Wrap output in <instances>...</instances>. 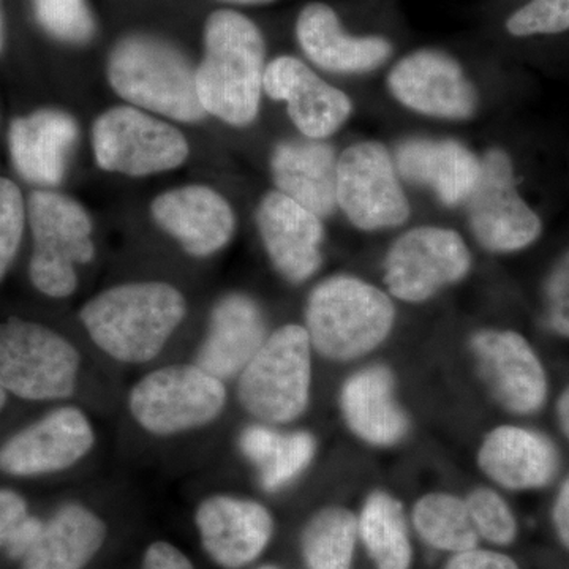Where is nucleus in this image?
Wrapping results in <instances>:
<instances>
[{"mask_svg":"<svg viewBox=\"0 0 569 569\" xmlns=\"http://www.w3.org/2000/svg\"><path fill=\"white\" fill-rule=\"evenodd\" d=\"M553 526L561 542L569 549V478L561 486L559 497L553 505Z\"/></svg>","mask_w":569,"mask_h":569,"instance_id":"a19ab883","label":"nucleus"},{"mask_svg":"<svg viewBox=\"0 0 569 569\" xmlns=\"http://www.w3.org/2000/svg\"><path fill=\"white\" fill-rule=\"evenodd\" d=\"M44 520L36 518V516H26L18 523L17 529L11 531L9 539L3 545L7 556L13 560H24V557L33 549L39 541L41 531H43Z\"/></svg>","mask_w":569,"mask_h":569,"instance_id":"4c0bfd02","label":"nucleus"},{"mask_svg":"<svg viewBox=\"0 0 569 569\" xmlns=\"http://www.w3.org/2000/svg\"><path fill=\"white\" fill-rule=\"evenodd\" d=\"M242 458L257 468L260 486L269 493L293 485L317 455V438L306 430L279 432L274 426L253 422L238 437Z\"/></svg>","mask_w":569,"mask_h":569,"instance_id":"cd10ccee","label":"nucleus"},{"mask_svg":"<svg viewBox=\"0 0 569 569\" xmlns=\"http://www.w3.org/2000/svg\"><path fill=\"white\" fill-rule=\"evenodd\" d=\"M92 149L102 170L130 178L176 170L190 156L181 130L132 104L110 108L96 119Z\"/></svg>","mask_w":569,"mask_h":569,"instance_id":"1a4fd4ad","label":"nucleus"},{"mask_svg":"<svg viewBox=\"0 0 569 569\" xmlns=\"http://www.w3.org/2000/svg\"><path fill=\"white\" fill-rule=\"evenodd\" d=\"M392 156L403 181L426 187L447 208L467 204L481 176V159L452 138H407Z\"/></svg>","mask_w":569,"mask_h":569,"instance_id":"aec40b11","label":"nucleus"},{"mask_svg":"<svg viewBox=\"0 0 569 569\" xmlns=\"http://www.w3.org/2000/svg\"><path fill=\"white\" fill-rule=\"evenodd\" d=\"M419 538L432 549L459 553L478 548L479 537L466 500L451 493H429L419 498L411 512Z\"/></svg>","mask_w":569,"mask_h":569,"instance_id":"7c9ffc66","label":"nucleus"},{"mask_svg":"<svg viewBox=\"0 0 569 569\" xmlns=\"http://www.w3.org/2000/svg\"><path fill=\"white\" fill-rule=\"evenodd\" d=\"M194 527L201 548L217 567L242 569L263 556L276 522L260 501L213 493L198 505Z\"/></svg>","mask_w":569,"mask_h":569,"instance_id":"dca6fc26","label":"nucleus"},{"mask_svg":"<svg viewBox=\"0 0 569 569\" xmlns=\"http://www.w3.org/2000/svg\"><path fill=\"white\" fill-rule=\"evenodd\" d=\"M337 208L358 230L402 227L411 206L397 171L395 156L380 141H358L337 160Z\"/></svg>","mask_w":569,"mask_h":569,"instance_id":"9d476101","label":"nucleus"},{"mask_svg":"<svg viewBox=\"0 0 569 569\" xmlns=\"http://www.w3.org/2000/svg\"><path fill=\"white\" fill-rule=\"evenodd\" d=\"M7 402V392L3 391L2 387H0V410H2L3 407H6Z\"/></svg>","mask_w":569,"mask_h":569,"instance_id":"a18cd8bd","label":"nucleus"},{"mask_svg":"<svg viewBox=\"0 0 569 569\" xmlns=\"http://www.w3.org/2000/svg\"><path fill=\"white\" fill-rule=\"evenodd\" d=\"M445 569H519L516 561L500 552L486 549H470L452 553Z\"/></svg>","mask_w":569,"mask_h":569,"instance_id":"58836bf2","label":"nucleus"},{"mask_svg":"<svg viewBox=\"0 0 569 569\" xmlns=\"http://www.w3.org/2000/svg\"><path fill=\"white\" fill-rule=\"evenodd\" d=\"M257 569H282L280 567H277V565H261L260 568Z\"/></svg>","mask_w":569,"mask_h":569,"instance_id":"49530a36","label":"nucleus"},{"mask_svg":"<svg viewBox=\"0 0 569 569\" xmlns=\"http://www.w3.org/2000/svg\"><path fill=\"white\" fill-rule=\"evenodd\" d=\"M358 537L376 569H410V531L402 505L383 490L370 493L358 516Z\"/></svg>","mask_w":569,"mask_h":569,"instance_id":"c85d7f7f","label":"nucleus"},{"mask_svg":"<svg viewBox=\"0 0 569 569\" xmlns=\"http://www.w3.org/2000/svg\"><path fill=\"white\" fill-rule=\"evenodd\" d=\"M545 307L549 328L569 339V250L561 254L546 279Z\"/></svg>","mask_w":569,"mask_h":569,"instance_id":"c9c22d12","label":"nucleus"},{"mask_svg":"<svg viewBox=\"0 0 569 569\" xmlns=\"http://www.w3.org/2000/svg\"><path fill=\"white\" fill-rule=\"evenodd\" d=\"M340 411L348 429L372 447H395L408 432V417L396 399L395 376L370 366L347 378L340 389Z\"/></svg>","mask_w":569,"mask_h":569,"instance_id":"393cba45","label":"nucleus"},{"mask_svg":"<svg viewBox=\"0 0 569 569\" xmlns=\"http://www.w3.org/2000/svg\"><path fill=\"white\" fill-rule=\"evenodd\" d=\"M387 86L397 103L426 118L463 122L478 112L477 86L458 59L443 51L410 52L389 71Z\"/></svg>","mask_w":569,"mask_h":569,"instance_id":"ddd939ff","label":"nucleus"},{"mask_svg":"<svg viewBox=\"0 0 569 569\" xmlns=\"http://www.w3.org/2000/svg\"><path fill=\"white\" fill-rule=\"evenodd\" d=\"M112 91L132 107L178 122L206 118L197 91V69L170 41L149 33L123 37L107 63Z\"/></svg>","mask_w":569,"mask_h":569,"instance_id":"7ed1b4c3","label":"nucleus"},{"mask_svg":"<svg viewBox=\"0 0 569 569\" xmlns=\"http://www.w3.org/2000/svg\"><path fill=\"white\" fill-rule=\"evenodd\" d=\"M559 462L548 437L516 426L493 429L478 452L482 473L511 490L545 488L556 477Z\"/></svg>","mask_w":569,"mask_h":569,"instance_id":"a878e982","label":"nucleus"},{"mask_svg":"<svg viewBox=\"0 0 569 569\" xmlns=\"http://www.w3.org/2000/svg\"><path fill=\"white\" fill-rule=\"evenodd\" d=\"M258 233L276 271L287 282L305 283L323 264V219L272 190L257 206Z\"/></svg>","mask_w":569,"mask_h":569,"instance_id":"a211bd4d","label":"nucleus"},{"mask_svg":"<svg viewBox=\"0 0 569 569\" xmlns=\"http://www.w3.org/2000/svg\"><path fill=\"white\" fill-rule=\"evenodd\" d=\"M153 222L194 258L212 257L230 244L236 216L230 201L208 186H183L153 198Z\"/></svg>","mask_w":569,"mask_h":569,"instance_id":"6ab92c4d","label":"nucleus"},{"mask_svg":"<svg viewBox=\"0 0 569 569\" xmlns=\"http://www.w3.org/2000/svg\"><path fill=\"white\" fill-rule=\"evenodd\" d=\"M557 415H559V422L565 436L569 438V387L565 389L563 395L560 397Z\"/></svg>","mask_w":569,"mask_h":569,"instance_id":"79ce46f5","label":"nucleus"},{"mask_svg":"<svg viewBox=\"0 0 569 569\" xmlns=\"http://www.w3.org/2000/svg\"><path fill=\"white\" fill-rule=\"evenodd\" d=\"M33 11L41 28L63 43L86 44L96 36L88 0H33Z\"/></svg>","mask_w":569,"mask_h":569,"instance_id":"2f4dec72","label":"nucleus"},{"mask_svg":"<svg viewBox=\"0 0 569 569\" xmlns=\"http://www.w3.org/2000/svg\"><path fill=\"white\" fill-rule=\"evenodd\" d=\"M107 537V523L93 509L70 501L44 520L39 541L21 561V569H84Z\"/></svg>","mask_w":569,"mask_h":569,"instance_id":"bb28decb","label":"nucleus"},{"mask_svg":"<svg viewBox=\"0 0 569 569\" xmlns=\"http://www.w3.org/2000/svg\"><path fill=\"white\" fill-rule=\"evenodd\" d=\"M471 271V253L451 228H411L392 242L383 261V282L389 295L410 305L429 301Z\"/></svg>","mask_w":569,"mask_h":569,"instance_id":"9b49d317","label":"nucleus"},{"mask_svg":"<svg viewBox=\"0 0 569 569\" xmlns=\"http://www.w3.org/2000/svg\"><path fill=\"white\" fill-rule=\"evenodd\" d=\"M186 296L159 280L116 284L89 299L80 320L93 346L122 365H148L186 320Z\"/></svg>","mask_w":569,"mask_h":569,"instance_id":"f257e3e1","label":"nucleus"},{"mask_svg":"<svg viewBox=\"0 0 569 569\" xmlns=\"http://www.w3.org/2000/svg\"><path fill=\"white\" fill-rule=\"evenodd\" d=\"M96 441L91 418L81 408L59 407L0 447V471L20 478L59 473L88 458Z\"/></svg>","mask_w":569,"mask_h":569,"instance_id":"4468645a","label":"nucleus"},{"mask_svg":"<svg viewBox=\"0 0 569 569\" xmlns=\"http://www.w3.org/2000/svg\"><path fill=\"white\" fill-rule=\"evenodd\" d=\"M296 40L313 66L337 74L380 69L392 54L391 41L380 36H351L331 6L310 2L296 18Z\"/></svg>","mask_w":569,"mask_h":569,"instance_id":"412c9836","label":"nucleus"},{"mask_svg":"<svg viewBox=\"0 0 569 569\" xmlns=\"http://www.w3.org/2000/svg\"><path fill=\"white\" fill-rule=\"evenodd\" d=\"M3 43H6V29H3V14L0 9V51L3 50Z\"/></svg>","mask_w":569,"mask_h":569,"instance_id":"c03bdc74","label":"nucleus"},{"mask_svg":"<svg viewBox=\"0 0 569 569\" xmlns=\"http://www.w3.org/2000/svg\"><path fill=\"white\" fill-rule=\"evenodd\" d=\"M80 372V351L59 332L18 318L0 323V387L7 395L37 402L69 399Z\"/></svg>","mask_w":569,"mask_h":569,"instance_id":"6e6552de","label":"nucleus"},{"mask_svg":"<svg viewBox=\"0 0 569 569\" xmlns=\"http://www.w3.org/2000/svg\"><path fill=\"white\" fill-rule=\"evenodd\" d=\"M312 350L301 325H283L268 336L238 377V399L250 417L280 426L306 413L312 389Z\"/></svg>","mask_w":569,"mask_h":569,"instance_id":"39448f33","label":"nucleus"},{"mask_svg":"<svg viewBox=\"0 0 569 569\" xmlns=\"http://www.w3.org/2000/svg\"><path fill=\"white\" fill-rule=\"evenodd\" d=\"M227 402L224 381L193 362L146 373L130 389L127 407L146 433L168 438L211 426Z\"/></svg>","mask_w":569,"mask_h":569,"instance_id":"0eeeda50","label":"nucleus"},{"mask_svg":"<svg viewBox=\"0 0 569 569\" xmlns=\"http://www.w3.org/2000/svg\"><path fill=\"white\" fill-rule=\"evenodd\" d=\"M203 43L197 91L206 114L228 126H250L263 97V32L241 11L217 10L206 20Z\"/></svg>","mask_w":569,"mask_h":569,"instance_id":"f03ea898","label":"nucleus"},{"mask_svg":"<svg viewBox=\"0 0 569 569\" xmlns=\"http://www.w3.org/2000/svg\"><path fill=\"white\" fill-rule=\"evenodd\" d=\"M358 538V518L350 509H320L301 533L306 569H353Z\"/></svg>","mask_w":569,"mask_h":569,"instance_id":"c756f323","label":"nucleus"},{"mask_svg":"<svg viewBox=\"0 0 569 569\" xmlns=\"http://www.w3.org/2000/svg\"><path fill=\"white\" fill-rule=\"evenodd\" d=\"M466 206L471 233L488 252H519L542 233L541 219L519 193L515 163L505 149L490 148L481 157V176Z\"/></svg>","mask_w":569,"mask_h":569,"instance_id":"f8f14e48","label":"nucleus"},{"mask_svg":"<svg viewBox=\"0 0 569 569\" xmlns=\"http://www.w3.org/2000/svg\"><path fill=\"white\" fill-rule=\"evenodd\" d=\"M306 331L318 355L347 362L380 347L396 323L391 298L359 277L337 274L310 291Z\"/></svg>","mask_w":569,"mask_h":569,"instance_id":"20e7f679","label":"nucleus"},{"mask_svg":"<svg viewBox=\"0 0 569 569\" xmlns=\"http://www.w3.org/2000/svg\"><path fill=\"white\" fill-rule=\"evenodd\" d=\"M263 92L269 99L287 104L291 122L310 140L332 137L353 114L350 97L295 56H279L268 62Z\"/></svg>","mask_w":569,"mask_h":569,"instance_id":"f3484780","label":"nucleus"},{"mask_svg":"<svg viewBox=\"0 0 569 569\" xmlns=\"http://www.w3.org/2000/svg\"><path fill=\"white\" fill-rule=\"evenodd\" d=\"M268 336L263 309L252 296L224 295L212 306L194 365L222 381L231 380L244 370Z\"/></svg>","mask_w":569,"mask_h":569,"instance_id":"4be33fe9","label":"nucleus"},{"mask_svg":"<svg viewBox=\"0 0 569 569\" xmlns=\"http://www.w3.org/2000/svg\"><path fill=\"white\" fill-rule=\"evenodd\" d=\"M515 37L552 36L569 29V0H530L508 18Z\"/></svg>","mask_w":569,"mask_h":569,"instance_id":"f704fd0d","label":"nucleus"},{"mask_svg":"<svg viewBox=\"0 0 569 569\" xmlns=\"http://www.w3.org/2000/svg\"><path fill=\"white\" fill-rule=\"evenodd\" d=\"M24 200L20 187L7 178H0V282L13 264L24 233Z\"/></svg>","mask_w":569,"mask_h":569,"instance_id":"72a5a7b5","label":"nucleus"},{"mask_svg":"<svg viewBox=\"0 0 569 569\" xmlns=\"http://www.w3.org/2000/svg\"><path fill=\"white\" fill-rule=\"evenodd\" d=\"M26 516H29V508L24 498L14 490L0 489V549Z\"/></svg>","mask_w":569,"mask_h":569,"instance_id":"ea45409f","label":"nucleus"},{"mask_svg":"<svg viewBox=\"0 0 569 569\" xmlns=\"http://www.w3.org/2000/svg\"><path fill=\"white\" fill-rule=\"evenodd\" d=\"M471 522L479 539L496 546L511 545L518 535V523L507 501L496 490L478 488L466 498Z\"/></svg>","mask_w":569,"mask_h":569,"instance_id":"473e14b6","label":"nucleus"},{"mask_svg":"<svg viewBox=\"0 0 569 569\" xmlns=\"http://www.w3.org/2000/svg\"><path fill=\"white\" fill-rule=\"evenodd\" d=\"M220 2L233 3V6H268L276 0H220Z\"/></svg>","mask_w":569,"mask_h":569,"instance_id":"37998d69","label":"nucleus"},{"mask_svg":"<svg viewBox=\"0 0 569 569\" xmlns=\"http://www.w3.org/2000/svg\"><path fill=\"white\" fill-rule=\"evenodd\" d=\"M336 149L325 140H283L271 153V174L277 192L291 198L320 219L337 209Z\"/></svg>","mask_w":569,"mask_h":569,"instance_id":"b1692460","label":"nucleus"},{"mask_svg":"<svg viewBox=\"0 0 569 569\" xmlns=\"http://www.w3.org/2000/svg\"><path fill=\"white\" fill-rule=\"evenodd\" d=\"M33 250L29 277L41 295L66 299L78 288V266L96 258L89 212L54 190H33L28 201Z\"/></svg>","mask_w":569,"mask_h":569,"instance_id":"423d86ee","label":"nucleus"},{"mask_svg":"<svg viewBox=\"0 0 569 569\" xmlns=\"http://www.w3.org/2000/svg\"><path fill=\"white\" fill-rule=\"evenodd\" d=\"M481 380L505 410L530 415L545 406L548 378L537 353L515 331L482 329L470 339Z\"/></svg>","mask_w":569,"mask_h":569,"instance_id":"2eb2a0df","label":"nucleus"},{"mask_svg":"<svg viewBox=\"0 0 569 569\" xmlns=\"http://www.w3.org/2000/svg\"><path fill=\"white\" fill-rule=\"evenodd\" d=\"M80 138L73 116L62 110H39L13 119L9 130L11 162L26 181L56 187Z\"/></svg>","mask_w":569,"mask_h":569,"instance_id":"5701e85b","label":"nucleus"},{"mask_svg":"<svg viewBox=\"0 0 569 569\" xmlns=\"http://www.w3.org/2000/svg\"><path fill=\"white\" fill-rule=\"evenodd\" d=\"M141 569H194V565L173 542L153 541L142 553Z\"/></svg>","mask_w":569,"mask_h":569,"instance_id":"e433bc0d","label":"nucleus"}]
</instances>
